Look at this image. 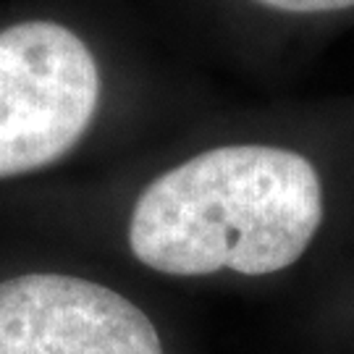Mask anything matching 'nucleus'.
<instances>
[{"label": "nucleus", "instance_id": "f257e3e1", "mask_svg": "<svg viewBox=\"0 0 354 354\" xmlns=\"http://www.w3.org/2000/svg\"><path fill=\"white\" fill-rule=\"evenodd\" d=\"M323 221V189L299 152L231 145L158 176L131 210L129 247L168 276H268L297 263Z\"/></svg>", "mask_w": 354, "mask_h": 354}, {"label": "nucleus", "instance_id": "f03ea898", "mask_svg": "<svg viewBox=\"0 0 354 354\" xmlns=\"http://www.w3.org/2000/svg\"><path fill=\"white\" fill-rule=\"evenodd\" d=\"M100 95L89 48L68 26L0 32V178L58 160L87 131Z\"/></svg>", "mask_w": 354, "mask_h": 354}, {"label": "nucleus", "instance_id": "7ed1b4c3", "mask_svg": "<svg viewBox=\"0 0 354 354\" xmlns=\"http://www.w3.org/2000/svg\"><path fill=\"white\" fill-rule=\"evenodd\" d=\"M0 354H165L152 320L95 281L29 273L0 281Z\"/></svg>", "mask_w": 354, "mask_h": 354}, {"label": "nucleus", "instance_id": "20e7f679", "mask_svg": "<svg viewBox=\"0 0 354 354\" xmlns=\"http://www.w3.org/2000/svg\"><path fill=\"white\" fill-rule=\"evenodd\" d=\"M266 8L286 13H323V11H344L352 8L354 0H254Z\"/></svg>", "mask_w": 354, "mask_h": 354}]
</instances>
